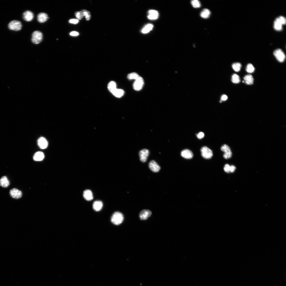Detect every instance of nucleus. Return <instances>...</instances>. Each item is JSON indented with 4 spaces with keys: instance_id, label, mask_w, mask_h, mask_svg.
<instances>
[{
    "instance_id": "nucleus-1",
    "label": "nucleus",
    "mask_w": 286,
    "mask_h": 286,
    "mask_svg": "<svg viewBox=\"0 0 286 286\" xmlns=\"http://www.w3.org/2000/svg\"><path fill=\"white\" fill-rule=\"evenodd\" d=\"M286 23V19L285 17L280 16L277 18L274 21V28L275 30L277 31L281 30L282 29V26Z\"/></svg>"
},
{
    "instance_id": "nucleus-2",
    "label": "nucleus",
    "mask_w": 286,
    "mask_h": 286,
    "mask_svg": "<svg viewBox=\"0 0 286 286\" xmlns=\"http://www.w3.org/2000/svg\"><path fill=\"white\" fill-rule=\"evenodd\" d=\"M123 219V214L120 212H117L113 215L111 218V221L113 224L117 225L122 223Z\"/></svg>"
},
{
    "instance_id": "nucleus-3",
    "label": "nucleus",
    "mask_w": 286,
    "mask_h": 286,
    "mask_svg": "<svg viewBox=\"0 0 286 286\" xmlns=\"http://www.w3.org/2000/svg\"><path fill=\"white\" fill-rule=\"evenodd\" d=\"M43 35L41 32L36 31L34 32L32 35V41L35 44H38L42 40Z\"/></svg>"
},
{
    "instance_id": "nucleus-4",
    "label": "nucleus",
    "mask_w": 286,
    "mask_h": 286,
    "mask_svg": "<svg viewBox=\"0 0 286 286\" xmlns=\"http://www.w3.org/2000/svg\"><path fill=\"white\" fill-rule=\"evenodd\" d=\"M200 151L202 157L206 159L211 158L213 156L212 151L206 146H204L201 148Z\"/></svg>"
},
{
    "instance_id": "nucleus-5",
    "label": "nucleus",
    "mask_w": 286,
    "mask_h": 286,
    "mask_svg": "<svg viewBox=\"0 0 286 286\" xmlns=\"http://www.w3.org/2000/svg\"><path fill=\"white\" fill-rule=\"evenodd\" d=\"M22 25L19 21L13 20L9 24L8 27L10 30L16 31L20 30L22 29Z\"/></svg>"
},
{
    "instance_id": "nucleus-6",
    "label": "nucleus",
    "mask_w": 286,
    "mask_h": 286,
    "mask_svg": "<svg viewBox=\"0 0 286 286\" xmlns=\"http://www.w3.org/2000/svg\"><path fill=\"white\" fill-rule=\"evenodd\" d=\"M274 56L278 61L280 62H283L285 59V56L284 52L281 49L275 50L273 52Z\"/></svg>"
},
{
    "instance_id": "nucleus-7",
    "label": "nucleus",
    "mask_w": 286,
    "mask_h": 286,
    "mask_svg": "<svg viewBox=\"0 0 286 286\" xmlns=\"http://www.w3.org/2000/svg\"><path fill=\"white\" fill-rule=\"evenodd\" d=\"M144 84V81L141 77L140 76L135 80L133 84L134 89L136 91H140L142 88Z\"/></svg>"
},
{
    "instance_id": "nucleus-8",
    "label": "nucleus",
    "mask_w": 286,
    "mask_h": 286,
    "mask_svg": "<svg viewBox=\"0 0 286 286\" xmlns=\"http://www.w3.org/2000/svg\"><path fill=\"white\" fill-rule=\"evenodd\" d=\"M221 150L225 153L224 157L226 159H229L231 158L232 155V152L229 147L225 144L222 145L221 147Z\"/></svg>"
},
{
    "instance_id": "nucleus-9",
    "label": "nucleus",
    "mask_w": 286,
    "mask_h": 286,
    "mask_svg": "<svg viewBox=\"0 0 286 286\" xmlns=\"http://www.w3.org/2000/svg\"><path fill=\"white\" fill-rule=\"evenodd\" d=\"M10 195L13 198L18 199L22 197V192L18 189L14 188L10 191Z\"/></svg>"
},
{
    "instance_id": "nucleus-10",
    "label": "nucleus",
    "mask_w": 286,
    "mask_h": 286,
    "mask_svg": "<svg viewBox=\"0 0 286 286\" xmlns=\"http://www.w3.org/2000/svg\"><path fill=\"white\" fill-rule=\"evenodd\" d=\"M149 154V151L147 149H144L141 150L139 154L141 161L143 163L145 162Z\"/></svg>"
},
{
    "instance_id": "nucleus-11",
    "label": "nucleus",
    "mask_w": 286,
    "mask_h": 286,
    "mask_svg": "<svg viewBox=\"0 0 286 286\" xmlns=\"http://www.w3.org/2000/svg\"><path fill=\"white\" fill-rule=\"evenodd\" d=\"M149 166L151 170L154 173L158 172L160 170L161 167L155 161L152 160L149 163Z\"/></svg>"
},
{
    "instance_id": "nucleus-12",
    "label": "nucleus",
    "mask_w": 286,
    "mask_h": 286,
    "mask_svg": "<svg viewBox=\"0 0 286 286\" xmlns=\"http://www.w3.org/2000/svg\"><path fill=\"white\" fill-rule=\"evenodd\" d=\"M152 214L151 212L148 210H144L142 211L139 215L140 219L142 220H146Z\"/></svg>"
},
{
    "instance_id": "nucleus-13",
    "label": "nucleus",
    "mask_w": 286,
    "mask_h": 286,
    "mask_svg": "<svg viewBox=\"0 0 286 286\" xmlns=\"http://www.w3.org/2000/svg\"><path fill=\"white\" fill-rule=\"evenodd\" d=\"M37 142L38 145L41 149H46L48 146V142L44 137H40L38 140Z\"/></svg>"
},
{
    "instance_id": "nucleus-14",
    "label": "nucleus",
    "mask_w": 286,
    "mask_h": 286,
    "mask_svg": "<svg viewBox=\"0 0 286 286\" xmlns=\"http://www.w3.org/2000/svg\"><path fill=\"white\" fill-rule=\"evenodd\" d=\"M23 18L27 22H30L34 18V15L33 12L30 11H26L23 14Z\"/></svg>"
},
{
    "instance_id": "nucleus-15",
    "label": "nucleus",
    "mask_w": 286,
    "mask_h": 286,
    "mask_svg": "<svg viewBox=\"0 0 286 286\" xmlns=\"http://www.w3.org/2000/svg\"><path fill=\"white\" fill-rule=\"evenodd\" d=\"M181 155L184 158L188 159L192 158L194 156L192 152L188 149L183 151L181 153Z\"/></svg>"
},
{
    "instance_id": "nucleus-16",
    "label": "nucleus",
    "mask_w": 286,
    "mask_h": 286,
    "mask_svg": "<svg viewBox=\"0 0 286 286\" xmlns=\"http://www.w3.org/2000/svg\"><path fill=\"white\" fill-rule=\"evenodd\" d=\"M37 20L38 22L40 23L45 22L49 18L47 14L44 13H39L38 15Z\"/></svg>"
},
{
    "instance_id": "nucleus-17",
    "label": "nucleus",
    "mask_w": 286,
    "mask_h": 286,
    "mask_svg": "<svg viewBox=\"0 0 286 286\" xmlns=\"http://www.w3.org/2000/svg\"><path fill=\"white\" fill-rule=\"evenodd\" d=\"M83 196L84 199L88 201H90L93 199L92 192L89 190H84L83 192Z\"/></svg>"
},
{
    "instance_id": "nucleus-18",
    "label": "nucleus",
    "mask_w": 286,
    "mask_h": 286,
    "mask_svg": "<svg viewBox=\"0 0 286 286\" xmlns=\"http://www.w3.org/2000/svg\"><path fill=\"white\" fill-rule=\"evenodd\" d=\"M103 206V203L100 200L95 201L93 204V209L96 211H98L101 210Z\"/></svg>"
},
{
    "instance_id": "nucleus-19",
    "label": "nucleus",
    "mask_w": 286,
    "mask_h": 286,
    "mask_svg": "<svg viewBox=\"0 0 286 286\" xmlns=\"http://www.w3.org/2000/svg\"><path fill=\"white\" fill-rule=\"evenodd\" d=\"M10 184V182L7 177L4 176L0 179V185L3 188L7 187Z\"/></svg>"
},
{
    "instance_id": "nucleus-20",
    "label": "nucleus",
    "mask_w": 286,
    "mask_h": 286,
    "mask_svg": "<svg viewBox=\"0 0 286 286\" xmlns=\"http://www.w3.org/2000/svg\"><path fill=\"white\" fill-rule=\"evenodd\" d=\"M44 158V153L42 152L39 151L36 152L34 156V160L36 161H40L43 160Z\"/></svg>"
},
{
    "instance_id": "nucleus-21",
    "label": "nucleus",
    "mask_w": 286,
    "mask_h": 286,
    "mask_svg": "<svg viewBox=\"0 0 286 286\" xmlns=\"http://www.w3.org/2000/svg\"><path fill=\"white\" fill-rule=\"evenodd\" d=\"M149 14L148 16V19L151 20H155L157 19L158 17V13L157 11L151 10L149 11Z\"/></svg>"
},
{
    "instance_id": "nucleus-22",
    "label": "nucleus",
    "mask_w": 286,
    "mask_h": 286,
    "mask_svg": "<svg viewBox=\"0 0 286 286\" xmlns=\"http://www.w3.org/2000/svg\"><path fill=\"white\" fill-rule=\"evenodd\" d=\"M112 93L115 97L120 98L123 96L124 92L122 89H116Z\"/></svg>"
},
{
    "instance_id": "nucleus-23",
    "label": "nucleus",
    "mask_w": 286,
    "mask_h": 286,
    "mask_svg": "<svg viewBox=\"0 0 286 286\" xmlns=\"http://www.w3.org/2000/svg\"><path fill=\"white\" fill-rule=\"evenodd\" d=\"M244 79L245 80V82L247 84L251 85L253 83V78L251 75H248L245 76Z\"/></svg>"
},
{
    "instance_id": "nucleus-24",
    "label": "nucleus",
    "mask_w": 286,
    "mask_h": 286,
    "mask_svg": "<svg viewBox=\"0 0 286 286\" xmlns=\"http://www.w3.org/2000/svg\"><path fill=\"white\" fill-rule=\"evenodd\" d=\"M210 14V11L207 9H205L201 12L200 14V16L201 17L203 18L207 19L209 17Z\"/></svg>"
},
{
    "instance_id": "nucleus-25",
    "label": "nucleus",
    "mask_w": 286,
    "mask_h": 286,
    "mask_svg": "<svg viewBox=\"0 0 286 286\" xmlns=\"http://www.w3.org/2000/svg\"><path fill=\"white\" fill-rule=\"evenodd\" d=\"M153 27V26L151 24H148L146 25L142 30V32L143 33L146 34L152 30Z\"/></svg>"
},
{
    "instance_id": "nucleus-26",
    "label": "nucleus",
    "mask_w": 286,
    "mask_h": 286,
    "mask_svg": "<svg viewBox=\"0 0 286 286\" xmlns=\"http://www.w3.org/2000/svg\"><path fill=\"white\" fill-rule=\"evenodd\" d=\"M108 89L109 91L112 93L116 88V84L114 81L110 82L108 84Z\"/></svg>"
},
{
    "instance_id": "nucleus-27",
    "label": "nucleus",
    "mask_w": 286,
    "mask_h": 286,
    "mask_svg": "<svg viewBox=\"0 0 286 286\" xmlns=\"http://www.w3.org/2000/svg\"><path fill=\"white\" fill-rule=\"evenodd\" d=\"M242 65L239 63H236L233 64L232 68L236 72H239L241 70Z\"/></svg>"
},
{
    "instance_id": "nucleus-28",
    "label": "nucleus",
    "mask_w": 286,
    "mask_h": 286,
    "mask_svg": "<svg viewBox=\"0 0 286 286\" xmlns=\"http://www.w3.org/2000/svg\"><path fill=\"white\" fill-rule=\"evenodd\" d=\"M231 81L233 83H238L240 82L241 80L239 76L237 74H235L232 76Z\"/></svg>"
},
{
    "instance_id": "nucleus-29",
    "label": "nucleus",
    "mask_w": 286,
    "mask_h": 286,
    "mask_svg": "<svg viewBox=\"0 0 286 286\" xmlns=\"http://www.w3.org/2000/svg\"><path fill=\"white\" fill-rule=\"evenodd\" d=\"M140 76L136 73L134 72L129 74L128 76V79L130 80H136Z\"/></svg>"
},
{
    "instance_id": "nucleus-30",
    "label": "nucleus",
    "mask_w": 286,
    "mask_h": 286,
    "mask_svg": "<svg viewBox=\"0 0 286 286\" xmlns=\"http://www.w3.org/2000/svg\"><path fill=\"white\" fill-rule=\"evenodd\" d=\"M83 14L84 16H85L87 20H89L91 17L90 12L86 10H83L81 11Z\"/></svg>"
},
{
    "instance_id": "nucleus-31",
    "label": "nucleus",
    "mask_w": 286,
    "mask_h": 286,
    "mask_svg": "<svg viewBox=\"0 0 286 286\" xmlns=\"http://www.w3.org/2000/svg\"><path fill=\"white\" fill-rule=\"evenodd\" d=\"M255 70V68L251 64H249L247 65L246 68V71L248 72L252 73L254 72Z\"/></svg>"
},
{
    "instance_id": "nucleus-32",
    "label": "nucleus",
    "mask_w": 286,
    "mask_h": 286,
    "mask_svg": "<svg viewBox=\"0 0 286 286\" xmlns=\"http://www.w3.org/2000/svg\"><path fill=\"white\" fill-rule=\"evenodd\" d=\"M191 4L192 6L195 8L200 7L201 6L200 2L198 0H193L191 2Z\"/></svg>"
},
{
    "instance_id": "nucleus-33",
    "label": "nucleus",
    "mask_w": 286,
    "mask_h": 286,
    "mask_svg": "<svg viewBox=\"0 0 286 286\" xmlns=\"http://www.w3.org/2000/svg\"><path fill=\"white\" fill-rule=\"evenodd\" d=\"M75 15L78 19H81L84 16L83 12L82 11L77 12L75 13Z\"/></svg>"
},
{
    "instance_id": "nucleus-34",
    "label": "nucleus",
    "mask_w": 286,
    "mask_h": 286,
    "mask_svg": "<svg viewBox=\"0 0 286 286\" xmlns=\"http://www.w3.org/2000/svg\"><path fill=\"white\" fill-rule=\"evenodd\" d=\"M230 166L228 164H227L225 165L224 167V170L225 172L228 173H230Z\"/></svg>"
},
{
    "instance_id": "nucleus-35",
    "label": "nucleus",
    "mask_w": 286,
    "mask_h": 286,
    "mask_svg": "<svg viewBox=\"0 0 286 286\" xmlns=\"http://www.w3.org/2000/svg\"><path fill=\"white\" fill-rule=\"evenodd\" d=\"M79 20L78 19H70L69 20V22L70 23L76 24H78L79 22Z\"/></svg>"
},
{
    "instance_id": "nucleus-36",
    "label": "nucleus",
    "mask_w": 286,
    "mask_h": 286,
    "mask_svg": "<svg viewBox=\"0 0 286 286\" xmlns=\"http://www.w3.org/2000/svg\"><path fill=\"white\" fill-rule=\"evenodd\" d=\"M198 138L201 139L203 138L204 136V134L203 132H200L196 135Z\"/></svg>"
},
{
    "instance_id": "nucleus-37",
    "label": "nucleus",
    "mask_w": 286,
    "mask_h": 286,
    "mask_svg": "<svg viewBox=\"0 0 286 286\" xmlns=\"http://www.w3.org/2000/svg\"><path fill=\"white\" fill-rule=\"evenodd\" d=\"M70 35L72 36H77L79 35V33L77 32L73 31L71 32L70 33Z\"/></svg>"
},
{
    "instance_id": "nucleus-38",
    "label": "nucleus",
    "mask_w": 286,
    "mask_h": 286,
    "mask_svg": "<svg viewBox=\"0 0 286 286\" xmlns=\"http://www.w3.org/2000/svg\"><path fill=\"white\" fill-rule=\"evenodd\" d=\"M236 169V167L234 165L230 166V172L232 173L235 172Z\"/></svg>"
},
{
    "instance_id": "nucleus-39",
    "label": "nucleus",
    "mask_w": 286,
    "mask_h": 286,
    "mask_svg": "<svg viewBox=\"0 0 286 286\" xmlns=\"http://www.w3.org/2000/svg\"><path fill=\"white\" fill-rule=\"evenodd\" d=\"M228 99V97L226 95H224L222 96L221 97V100L222 101H226Z\"/></svg>"
}]
</instances>
